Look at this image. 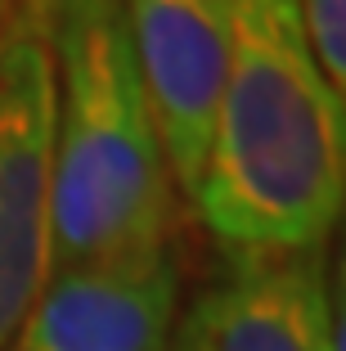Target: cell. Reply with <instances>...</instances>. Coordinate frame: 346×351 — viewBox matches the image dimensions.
Instances as JSON below:
<instances>
[{"mask_svg":"<svg viewBox=\"0 0 346 351\" xmlns=\"http://www.w3.org/2000/svg\"><path fill=\"white\" fill-rule=\"evenodd\" d=\"M54 59L45 0L0 32V347L14 342L50 275Z\"/></svg>","mask_w":346,"mask_h":351,"instance_id":"cell-3","label":"cell"},{"mask_svg":"<svg viewBox=\"0 0 346 351\" xmlns=\"http://www.w3.org/2000/svg\"><path fill=\"white\" fill-rule=\"evenodd\" d=\"M166 351H342L324 243L234 252L230 279L175 320Z\"/></svg>","mask_w":346,"mask_h":351,"instance_id":"cell-6","label":"cell"},{"mask_svg":"<svg viewBox=\"0 0 346 351\" xmlns=\"http://www.w3.org/2000/svg\"><path fill=\"white\" fill-rule=\"evenodd\" d=\"M180 320L171 248L50 266L14 351H166Z\"/></svg>","mask_w":346,"mask_h":351,"instance_id":"cell-4","label":"cell"},{"mask_svg":"<svg viewBox=\"0 0 346 351\" xmlns=\"http://www.w3.org/2000/svg\"><path fill=\"white\" fill-rule=\"evenodd\" d=\"M122 19L171 185L194 203L225 82V0H122Z\"/></svg>","mask_w":346,"mask_h":351,"instance_id":"cell-5","label":"cell"},{"mask_svg":"<svg viewBox=\"0 0 346 351\" xmlns=\"http://www.w3.org/2000/svg\"><path fill=\"white\" fill-rule=\"evenodd\" d=\"M18 10H23V0H0V32L14 23V14H18Z\"/></svg>","mask_w":346,"mask_h":351,"instance_id":"cell-8","label":"cell"},{"mask_svg":"<svg viewBox=\"0 0 346 351\" xmlns=\"http://www.w3.org/2000/svg\"><path fill=\"white\" fill-rule=\"evenodd\" d=\"M54 59L50 266L171 248V185L122 0H45Z\"/></svg>","mask_w":346,"mask_h":351,"instance_id":"cell-2","label":"cell"},{"mask_svg":"<svg viewBox=\"0 0 346 351\" xmlns=\"http://www.w3.org/2000/svg\"><path fill=\"white\" fill-rule=\"evenodd\" d=\"M297 10H301L310 50L319 59V73L342 95V86H346V0H297Z\"/></svg>","mask_w":346,"mask_h":351,"instance_id":"cell-7","label":"cell"},{"mask_svg":"<svg viewBox=\"0 0 346 351\" xmlns=\"http://www.w3.org/2000/svg\"><path fill=\"white\" fill-rule=\"evenodd\" d=\"M346 194V104L297 0H225V82L194 207L230 252L328 243Z\"/></svg>","mask_w":346,"mask_h":351,"instance_id":"cell-1","label":"cell"}]
</instances>
